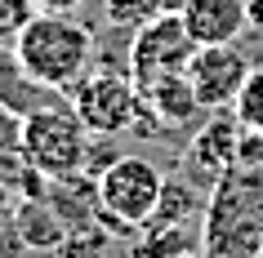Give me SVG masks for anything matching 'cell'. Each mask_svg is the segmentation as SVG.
Wrapping results in <instances>:
<instances>
[{
	"mask_svg": "<svg viewBox=\"0 0 263 258\" xmlns=\"http://www.w3.org/2000/svg\"><path fill=\"white\" fill-rule=\"evenodd\" d=\"M259 245H263V165L241 161L210 187L201 249H205V258H254Z\"/></svg>",
	"mask_w": 263,
	"mask_h": 258,
	"instance_id": "obj_1",
	"label": "cell"
},
{
	"mask_svg": "<svg viewBox=\"0 0 263 258\" xmlns=\"http://www.w3.org/2000/svg\"><path fill=\"white\" fill-rule=\"evenodd\" d=\"M14 54L31 81H41L45 89H58V94H71L94 63V31L76 23V14H41L36 9L31 23L18 31Z\"/></svg>",
	"mask_w": 263,
	"mask_h": 258,
	"instance_id": "obj_2",
	"label": "cell"
},
{
	"mask_svg": "<svg viewBox=\"0 0 263 258\" xmlns=\"http://www.w3.org/2000/svg\"><path fill=\"white\" fill-rule=\"evenodd\" d=\"M94 187H98V223H103V231L107 227L139 231L152 223L156 205H161L165 174L143 156H121L94 178Z\"/></svg>",
	"mask_w": 263,
	"mask_h": 258,
	"instance_id": "obj_3",
	"label": "cell"
},
{
	"mask_svg": "<svg viewBox=\"0 0 263 258\" xmlns=\"http://www.w3.org/2000/svg\"><path fill=\"white\" fill-rule=\"evenodd\" d=\"M89 143L94 134L85 129V121L71 111V103H54L23 116V147L36 174L45 178H76L85 174L89 161Z\"/></svg>",
	"mask_w": 263,
	"mask_h": 258,
	"instance_id": "obj_4",
	"label": "cell"
},
{
	"mask_svg": "<svg viewBox=\"0 0 263 258\" xmlns=\"http://www.w3.org/2000/svg\"><path fill=\"white\" fill-rule=\"evenodd\" d=\"M192 54H196V41L187 36L183 18L174 9H165V14L147 18L143 27H134V41H129V81H134L139 94H147L165 76L187 71Z\"/></svg>",
	"mask_w": 263,
	"mask_h": 258,
	"instance_id": "obj_5",
	"label": "cell"
},
{
	"mask_svg": "<svg viewBox=\"0 0 263 258\" xmlns=\"http://www.w3.org/2000/svg\"><path fill=\"white\" fill-rule=\"evenodd\" d=\"M71 111L85 121L89 134H125L134 129V121L143 116V98L129 81V67H103L85 71V81L67 94Z\"/></svg>",
	"mask_w": 263,
	"mask_h": 258,
	"instance_id": "obj_6",
	"label": "cell"
},
{
	"mask_svg": "<svg viewBox=\"0 0 263 258\" xmlns=\"http://www.w3.org/2000/svg\"><path fill=\"white\" fill-rule=\"evenodd\" d=\"M241 143H246V125L236 121V111L232 107L210 111V121L196 129L192 147L183 151V174L201 191H210L228 169L241 165Z\"/></svg>",
	"mask_w": 263,
	"mask_h": 258,
	"instance_id": "obj_7",
	"label": "cell"
},
{
	"mask_svg": "<svg viewBox=\"0 0 263 258\" xmlns=\"http://www.w3.org/2000/svg\"><path fill=\"white\" fill-rule=\"evenodd\" d=\"M246 76H250V58L236 41L232 45H196L192 63H187V81H192L196 103L205 111L232 107Z\"/></svg>",
	"mask_w": 263,
	"mask_h": 258,
	"instance_id": "obj_8",
	"label": "cell"
},
{
	"mask_svg": "<svg viewBox=\"0 0 263 258\" xmlns=\"http://www.w3.org/2000/svg\"><path fill=\"white\" fill-rule=\"evenodd\" d=\"M179 18L196 45H232L250 27L246 0H183Z\"/></svg>",
	"mask_w": 263,
	"mask_h": 258,
	"instance_id": "obj_9",
	"label": "cell"
},
{
	"mask_svg": "<svg viewBox=\"0 0 263 258\" xmlns=\"http://www.w3.org/2000/svg\"><path fill=\"white\" fill-rule=\"evenodd\" d=\"M0 183L14 187L18 196H45L49 191V178L36 174L27 161V147H23V116L9 111L0 103Z\"/></svg>",
	"mask_w": 263,
	"mask_h": 258,
	"instance_id": "obj_10",
	"label": "cell"
},
{
	"mask_svg": "<svg viewBox=\"0 0 263 258\" xmlns=\"http://www.w3.org/2000/svg\"><path fill=\"white\" fill-rule=\"evenodd\" d=\"M143 98V107H147V116H152L161 129H187V125L201 121V103H196V89L192 81H187V71H179V76H165L161 85H152Z\"/></svg>",
	"mask_w": 263,
	"mask_h": 258,
	"instance_id": "obj_11",
	"label": "cell"
},
{
	"mask_svg": "<svg viewBox=\"0 0 263 258\" xmlns=\"http://www.w3.org/2000/svg\"><path fill=\"white\" fill-rule=\"evenodd\" d=\"M14 231H18V245H23V249L58 254V245L67 241V218L58 214L45 196H23V201H18Z\"/></svg>",
	"mask_w": 263,
	"mask_h": 258,
	"instance_id": "obj_12",
	"label": "cell"
},
{
	"mask_svg": "<svg viewBox=\"0 0 263 258\" xmlns=\"http://www.w3.org/2000/svg\"><path fill=\"white\" fill-rule=\"evenodd\" d=\"M0 103L9 111H18V116H31V111H41V107L63 103V94L58 89H45L41 81H31L27 67L18 63L14 45H0Z\"/></svg>",
	"mask_w": 263,
	"mask_h": 258,
	"instance_id": "obj_13",
	"label": "cell"
},
{
	"mask_svg": "<svg viewBox=\"0 0 263 258\" xmlns=\"http://www.w3.org/2000/svg\"><path fill=\"white\" fill-rule=\"evenodd\" d=\"M165 9H170V0H103V18L111 27H125V31L143 27L147 18L165 14Z\"/></svg>",
	"mask_w": 263,
	"mask_h": 258,
	"instance_id": "obj_14",
	"label": "cell"
},
{
	"mask_svg": "<svg viewBox=\"0 0 263 258\" xmlns=\"http://www.w3.org/2000/svg\"><path fill=\"white\" fill-rule=\"evenodd\" d=\"M232 111H236V121L246 125L250 134H263V63L250 67V76H246V85H241V94H236Z\"/></svg>",
	"mask_w": 263,
	"mask_h": 258,
	"instance_id": "obj_15",
	"label": "cell"
},
{
	"mask_svg": "<svg viewBox=\"0 0 263 258\" xmlns=\"http://www.w3.org/2000/svg\"><path fill=\"white\" fill-rule=\"evenodd\" d=\"M103 249H107L103 231L85 223V227H71V231H67V241L58 245V258H98Z\"/></svg>",
	"mask_w": 263,
	"mask_h": 258,
	"instance_id": "obj_16",
	"label": "cell"
},
{
	"mask_svg": "<svg viewBox=\"0 0 263 258\" xmlns=\"http://www.w3.org/2000/svg\"><path fill=\"white\" fill-rule=\"evenodd\" d=\"M31 14H36V0H0V45H14Z\"/></svg>",
	"mask_w": 263,
	"mask_h": 258,
	"instance_id": "obj_17",
	"label": "cell"
},
{
	"mask_svg": "<svg viewBox=\"0 0 263 258\" xmlns=\"http://www.w3.org/2000/svg\"><path fill=\"white\" fill-rule=\"evenodd\" d=\"M14 218H18V191L0 183V258H14L18 245V231H14Z\"/></svg>",
	"mask_w": 263,
	"mask_h": 258,
	"instance_id": "obj_18",
	"label": "cell"
},
{
	"mask_svg": "<svg viewBox=\"0 0 263 258\" xmlns=\"http://www.w3.org/2000/svg\"><path fill=\"white\" fill-rule=\"evenodd\" d=\"M241 161H246V165H263V134H250V129H246V143H241Z\"/></svg>",
	"mask_w": 263,
	"mask_h": 258,
	"instance_id": "obj_19",
	"label": "cell"
},
{
	"mask_svg": "<svg viewBox=\"0 0 263 258\" xmlns=\"http://www.w3.org/2000/svg\"><path fill=\"white\" fill-rule=\"evenodd\" d=\"M85 0H36V9L41 14H76Z\"/></svg>",
	"mask_w": 263,
	"mask_h": 258,
	"instance_id": "obj_20",
	"label": "cell"
},
{
	"mask_svg": "<svg viewBox=\"0 0 263 258\" xmlns=\"http://www.w3.org/2000/svg\"><path fill=\"white\" fill-rule=\"evenodd\" d=\"M246 18H250V27L263 31V0H246Z\"/></svg>",
	"mask_w": 263,
	"mask_h": 258,
	"instance_id": "obj_21",
	"label": "cell"
}]
</instances>
